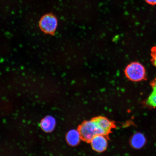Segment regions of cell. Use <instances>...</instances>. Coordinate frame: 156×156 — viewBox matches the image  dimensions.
Returning <instances> with one entry per match:
<instances>
[{
    "mask_svg": "<svg viewBox=\"0 0 156 156\" xmlns=\"http://www.w3.org/2000/svg\"><path fill=\"white\" fill-rule=\"evenodd\" d=\"M112 125L108 119L102 116L93 118L91 120L84 122L79 128L81 139L90 142L95 136H106L110 133Z\"/></svg>",
    "mask_w": 156,
    "mask_h": 156,
    "instance_id": "obj_1",
    "label": "cell"
},
{
    "mask_svg": "<svg viewBox=\"0 0 156 156\" xmlns=\"http://www.w3.org/2000/svg\"><path fill=\"white\" fill-rule=\"evenodd\" d=\"M125 74L130 80L139 82L146 78V70L144 66L139 62H134L126 66Z\"/></svg>",
    "mask_w": 156,
    "mask_h": 156,
    "instance_id": "obj_2",
    "label": "cell"
},
{
    "mask_svg": "<svg viewBox=\"0 0 156 156\" xmlns=\"http://www.w3.org/2000/svg\"><path fill=\"white\" fill-rule=\"evenodd\" d=\"M57 17L53 13H48L43 16L39 21V27L46 34H55L58 26Z\"/></svg>",
    "mask_w": 156,
    "mask_h": 156,
    "instance_id": "obj_3",
    "label": "cell"
},
{
    "mask_svg": "<svg viewBox=\"0 0 156 156\" xmlns=\"http://www.w3.org/2000/svg\"><path fill=\"white\" fill-rule=\"evenodd\" d=\"M104 136L97 135L91 140L90 142L93 149L94 151L98 152H102L106 150L108 145V142Z\"/></svg>",
    "mask_w": 156,
    "mask_h": 156,
    "instance_id": "obj_4",
    "label": "cell"
},
{
    "mask_svg": "<svg viewBox=\"0 0 156 156\" xmlns=\"http://www.w3.org/2000/svg\"><path fill=\"white\" fill-rule=\"evenodd\" d=\"M146 142L145 135L141 132H136L132 136L130 140V144L132 147L136 149H141L145 145Z\"/></svg>",
    "mask_w": 156,
    "mask_h": 156,
    "instance_id": "obj_5",
    "label": "cell"
},
{
    "mask_svg": "<svg viewBox=\"0 0 156 156\" xmlns=\"http://www.w3.org/2000/svg\"><path fill=\"white\" fill-rule=\"evenodd\" d=\"M56 124L55 120L53 117L47 116L41 121L40 127L45 132H51L54 129Z\"/></svg>",
    "mask_w": 156,
    "mask_h": 156,
    "instance_id": "obj_6",
    "label": "cell"
},
{
    "mask_svg": "<svg viewBox=\"0 0 156 156\" xmlns=\"http://www.w3.org/2000/svg\"><path fill=\"white\" fill-rule=\"evenodd\" d=\"M81 139L80 134L78 130H72L68 133L66 136L67 141L70 145L75 146L77 145Z\"/></svg>",
    "mask_w": 156,
    "mask_h": 156,
    "instance_id": "obj_7",
    "label": "cell"
},
{
    "mask_svg": "<svg viewBox=\"0 0 156 156\" xmlns=\"http://www.w3.org/2000/svg\"><path fill=\"white\" fill-rule=\"evenodd\" d=\"M147 103L148 105L156 107V92L153 91L147 99Z\"/></svg>",
    "mask_w": 156,
    "mask_h": 156,
    "instance_id": "obj_8",
    "label": "cell"
},
{
    "mask_svg": "<svg viewBox=\"0 0 156 156\" xmlns=\"http://www.w3.org/2000/svg\"><path fill=\"white\" fill-rule=\"evenodd\" d=\"M151 61L153 65L156 67V47L153 48L151 50Z\"/></svg>",
    "mask_w": 156,
    "mask_h": 156,
    "instance_id": "obj_9",
    "label": "cell"
},
{
    "mask_svg": "<svg viewBox=\"0 0 156 156\" xmlns=\"http://www.w3.org/2000/svg\"><path fill=\"white\" fill-rule=\"evenodd\" d=\"M145 1L146 3L150 5H156V0H145Z\"/></svg>",
    "mask_w": 156,
    "mask_h": 156,
    "instance_id": "obj_10",
    "label": "cell"
},
{
    "mask_svg": "<svg viewBox=\"0 0 156 156\" xmlns=\"http://www.w3.org/2000/svg\"><path fill=\"white\" fill-rule=\"evenodd\" d=\"M151 85L153 88V91L156 92V78L151 83Z\"/></svg>",
    "mask_w": 156,
    "mask_h": 156,
    "instance_id": "obj_11",
    "label": "cell"
}]
</instances>
